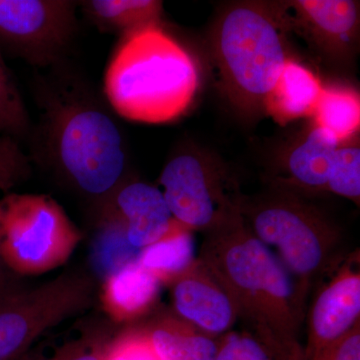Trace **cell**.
<instances>
[{
	"label": "cell",
	"mask_w": 360,
	"mask_h": 360,
	"mask_svg": "<svg viewBox=\"0 0 360 360\" xmlns=\"http://www.w3.org/2000/svg\"><path fill=\"white\" fill-rule=\"evenodd\" d=\"M52 158L78 188L98 196L115 188L127 165L124 141L105 111L80 101L54 104L49 113Z\"/></svg>",
	"instance_id": "cell-5"
},
{
	"label": "cell",
	"mask_w": 360,
	"mask_h": 360,
	"mask_svg": "<svg viewBox=\"0 0 360 360\" xmlns=\"http://www.w3.org/2000/svg\"><path fill=\"white\" fill-rule=\"evenodd\" d=\"M160 184L172 217L187 229L217 231L240 217L243 195L220 161L196 153L172 158Z\"/></svg>",
	"instance_id": "cell-7"
},
{
	"label": "cell",
	"mask_w": 360,
	"mask_h": 360,
	"mask_svg": "<svg viewBox=\"0 0 360 360\" xmlns=\"http://www.w3.org/2000/svg\"><path fill=\"white\" fill-rule=\"evenodd\" d=\"M326 193L354 201L357 205L360 200V146L356 136L342 142L336 149Z\"/></svg>",
	"instance_id": "cell-22"
},
{
	"label": "cell",
	"mask_w": 360,
	"mask_h": 360,
	"mask_svg": "<svg viewBox=\"0 0 360 360\" xmlns=\"http://www.w3.org/2000/svg\"><path fill=\"white\" fill-rule=\"evenodd\" d=\"M198 86L193 56L158 23L125 32L104 77V92L115 112L150 124L184 115Z\"/></svg>",
	"instance_id": "cell-2"
},
{
	"label": "cell",
	"mask_w": 360,
	"mask_h": 360,
	"mask_svg": "<svg viewBox=\"0 0 360 360\" xmlns=\"http://www.w3.org/2000/svg\"><path fill=\"white\" fill-rule=\"evenodd\" d=\"M312 360H360V323Z\"/></svg>",
	"instance_id": "cell-27"
},
{
	"label": "cell",
	"mask_w": 360,
	"mask_h": 360,
	"mask_svg": "<svg viewBox=\"0 0 360 360\" xmlns=\"http://www.w3.org/2000/svg\"><path fill=\"white\" fill-rule=\"evenodd\" d=\"M116 207L127 240L139 250L162 238L175 221L162 191L144 182H131L120 189Z\"/></svg>",
	"instance_id": "cell-13"
},
{
	"label": "cell",
	"mask_w": 360,
	"mask_h": 360,
	"mask_svg": "<svg viewBox=\"0 0 360 360\" xmlns=\"http://www.w3.org/2000/svg\"><path fill=\"white\" fill-rule=\"evenodd\" d=\"M104 360H160L146 326L127 329L110 341Z\"/></svg>",
	"instance_id": "cell-25"
},
{
	"label": "cell",
	"mask_w": 360,
	"mask_h": 360,
	"mask_svg": "<svg viewBox=\"0 0 360 360\" xmlns=\"http://www.w3.org/2000/svg\"><path fill=\"white\" fill-rule=\"evenodd\" d=\"M305 360H312L360 323V255L348 253L312 292L305 314Z\"/></svg>",
	"instance_id": "cell-10"
},
{
	"label": "cell",
	"mask_w": 360,
	"mask_h": 360,
	"mask_svg": "<svg viewBox=\"0 0 360 360\" xmlns=\"http://www.w3.org/2000/svg\"><path fill=\"white\" fill-rule=\"evenodd\" d=\"M28 172L30 165L16 141L9 135L0 134V191H11Z\"/></svg>",
	"instance_id": "cell-26"
},
{
	"label": "cell",
	"mask_w": 360,
	"mask_h": 360,
	"mask_svg": "<svg viewBox=\"0 0 360 360\" xmlns=\"http://www.w3.org/2000/svg\"><path fill=\"white\" fill-rule=\"evenodd\" d=\"M198 257L193 232L175 220L162 238L139 251L137 262L162 285L170 286L195 264Z\"/></svg>",
	"instance_id": "cell-18"
},
{
	"label": "cell",
	"mask_w": 360,
	"mask_h": 360,
	"mask_svg": "<svg viewBox=\"0 0 360 360\" xmlns=\"http://www.w3.org/2000/svg\"><path fill=\"white\" fill-rule=\"evenodd\" d=\"M11 274H13V272L8 269V267L4 264V260L0 257V302L7 295L18 290L15 286H13Z\"/></svg>",
	"instance_id": "cell-29"
},
{
	"label": "cell",
	"mask_w": 360,
	"mask_h": 360,
	"mask_svg": "<svg viewBox=\"0 0 360 360\" xmlns=\"http://www.w3.org/2000/svg\"><path fill=\"white\" fill-rule=\"evenodd\" d=\"M139 250L127 240L124 221L117 212L105 219L96 239L94 264L99 272L110 276L115 270L137 259Z\"/></svg>",
	"instance_id": "cell-21"
},
{
	"label": "cell",
	"mask_w": 360,
	"mask_h": 360,
	"mask_svg": "<svg viewBox=\"0 0 360 360\" xmlns=\"http://www.w3.org/2000/svg\"><path fill=\"white\" fill-rule=\"evenodd\" d=\"M305 195L276 184L257 198L243 196L240 215L251 233L288 270L307 310L317 284L349 252L340 225Z\"/></svg>",
	"instance_id": "cell-3"
},
{
	"label": "cell",
	"mask_w": 360,
	"mask_h": 360,
	"mask_svg": "<svg viewBox=\"0 0 360 360\" xmlns=\"http://www.w3.org/2000/svg\"><path fill=\"white\" fill-rule=\"evenodd\" d=\"M28 123L25 103L0 53V134H25Z\"/></svg>",
	"instance_id": "cell-23"
},
{
	"label": "cell",
	"mask_w": 360,
	"mask_h": 360,
	"mask_svg": "<svg viewBox=\"0 0 360 360\" xmlns=\"http://www.w3.org/2000/svg\"><path fill=\"white\" fill-rule=\"evenodd\" d=\"M85 11L105 28L127 32L160 22L162 4L155 0H91Z\"/></svg>",
	"instance_id": "cell-20"
},
{
	"label": "cell",
	"mask_w": 360,
	"mask_h": 360,
	"mask_svg": "<svg viewBox=\"0 0 360 360\" xmlns=\"http://www.w3.org/2000/svg\"><path fill=\"white\" fill-rule=\"evenodd\" d=\"M108 343L96 342L77 345L63 350L51 360H104Z\"/></svg>",
	"instance_id": "cell-28"
},
{
	"label": "cell",
	"mask_w": 360,
	"mask_h": 360,
	"mask_svg": "<svg viewBox=\"0 0 360 360\" xmlns=\"http://www.w3.org/2000/svg\"><path fill=\"white\" fill-rule=\"evenodd\" d=\"M75 7L65 0H0V44L35 65H49L75 32Z\"/></svg>",
	"instance_id": "cell-9"
},
{
	"label": "cell",
	"mask_w": 360,
	"mask_h": 360,
	"mask_svg": "<svg viewBox=\"0 0 360 360\" xmlns=\"http://www.w3.org/2000/svg\"><path fill=\"white\" fill-rule=\"evenodd\" d=\"M291 28L322 51L347 56L359 37V4L352 0H296L285 4Z\"/></svg>",
	"instance_id": "cell-12"
},
{
	"label": "cell",
	"mask_w": 360,
	"mask_h": 360,
	"mask_svg": "<svg viewBox=\"0 0 360 360\" xmlns=\"http://www.w3.org/2000/svg\"><path fill=\"white\" fill-rule=\"evenodd\" d=\"M161 286L162 284L136 259L105 277L101 304L116 323L134 321L155 309Z\"/></svg>",
	"instance_id": "cell-14"
},
{
	"label": "cell",
	"mask_w": 360,
	"mask_h": 360,
	"mask_svg": "<svg viewBox=\"0 0 360 360\" xmlns=\"http://www.w3.org/2000/svg\"><path fill=\"white\" fill-rule=\"evenodd\" d=\"M312 118L314 124L333 135L340 143L350 141L359 131V92L349 87L324 86Z\"/></svg>",
	"instance_id": "cell-19"
},
{
	"label": "cell",
	"mask_w": 360,
	"mask_h": 360,
	"mask_svg": "<svg viewBox=\"0 0 360 360\" xmlns=\"http://www.w3.org/2000/svg\"><path fill=\"white\" fill-rule=\"evenodd\" d=\"M215 360H276L264 343L248 330H231L217 338Z\"/></svg>",
	"instance_id": "cell-24"
},
{
	"label": "cell",
	"mask_w": 360,
	"mask_h": 360,
	"mask_svg": "<svg viewBox=\"0 0 360 360\" xmlns=\"http://www.w3.org/2000/svg\"><path fill=\"white\" fill-rule=\"evenodd\" d=\"M94 284L65 272L33 290H16L0 302V360H16L39 336L89 307Z\"/></svg>",
	"instance_id": "cell-8"
},
{
	"label": "cell",
	"mask_w": 360,
	"mask_h": 360,
	"mask_svg": "<svg viewBox=\"0 0 360 360\" xmlns=\"http://www.w3.org/2000/svg\"><path fill=\"white\" fill-rule=\"evenodd\" d=\"M176 316L206 335L232 330L238 310L229 291L200 259L172 284Z\"/></svg>",
	"instance_id": "cell-11"
},
{
	"label": "cell",
	"mask_w": 360,
	"mask_h": 360,
	"mask_svg": "<svg viewBox=\"0 0 360 360\" xmlns=\"http://www.w3.org/2000/svg\"><path fill=\"white\" fill-rule=\"evenodd\" d=\"M198 259L229 291L239 319L276 360H305L300 330L307 309L292 276L243 217L205 234Z\"/></svg>",
	"instance_id": "cell-1"
},
{
	"label": "cell",
	"mask_w": 360,
	"mask_h": 360,
	"mask_svg": "<svg viewBox=\"0 0 360 360\" xmlns=\"http://www.w3.org/2000/svg\"><path fill=\"white\" fill-rule=\"evenodd\" d=\"M160 360H215L217 338L180 319L165 314L146 326Z\"/></svg>",
	"instance_id": "cell-17"
},
{
	"label": "cell",
	"mask_w": 360,
	"mask_h": 360,
	"mask_svg": "<svg viewBox=\"0 0 360 360\" xmlns=\"http://www.w3.org/2000/svg\"><path fill=\"white\" fill-rule=\"evenodd\" d=\"M82 238L51 196L8 193L0 200V257L14 274L39 276L63 266Z\"/></svg>",
	"instance_id": "cell-6"
},
{
	"label": "cell",
	"mask_w": 360,
	"mask_h": 360,
	"mask_svg": "<svg viewBox=\"0 0 360 360\" xmlns=\"http://www.w3.org/2000/svg\"><path fill=\"white\" fill-rule=\"evenodd\" d=\"M323 89L321 79L311 70L288 59L265 101L264 111L281 125L312 118Z\"/></svg>",
	"instance_id": "cell-16"
},
{
	"label": "cell",
	"mask_w": 360,
	"mask_h": 360,
	"mask_svg": "<svg viewBox=\"0 0 360 360\" xmlns=\"http://www.w3.org/2000/svg\"><path fill=\"white\" fill-rule=\"evenodd\" d=\"M340 142L317 125H312L288 153L284 176L277 186L309 194L326 193L333 158Z\"/></svg>",
	"instance_id": "cell-15"
},
{
	"label": "cell",
	"mask_w": 360,
	"mask_h": 360,
	"mask_svg": "<svg viewBox=\"0 0 360 360\" xmlns=\"http://www.w3.org/2000/svg\"><path fill=\"white\" fill-rule=\"evenodd\" d=\"M290 28L284 4H236L217 21L213 56L220 82L229 101L243 112L264 110L290 59L286 39Z\"/></svg>",
	"instance_id": "cell-4"
}]
</instances>
